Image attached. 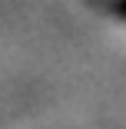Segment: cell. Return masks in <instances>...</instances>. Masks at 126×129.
Returning a JSON list of instances; mask_svg holds the SVG:
<instances>
[]
</instances>
